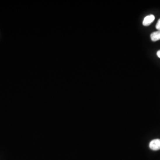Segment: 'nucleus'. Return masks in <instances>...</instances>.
I'll use <instances>...</instances> for the list:
<instances>
[{
    "mask_svg": "<svg viewBox=\"0 0 160 160\" xmlns=\"http://www.w3.org/2000/svg\"><path fill=\"white\" fill-rule=\"evenodd\" d=\"M150 149L154 150L156 151L160 149V139H156L153 140L150 142L149 145Z\"/></svg>",
    "mask_w": 160,
    "mask_h": 160,
    "instance_id": "obj_1",
    "label": "nucleus"
},
{
    "mask_svg": "<svg viewBox=\"0 0 160 160\" xmlns=\"http://www.w3.org/2000/svg\"><path fill=\"white\" fill-rule=\"evenodd\" d=\"M155 17L154 15H148L146 16L144 19L143 22V25L144 26H148L150 25H151L152 23L154 21Z\"/></svg>",
    "mask_w": 160,
    "mask_h": 160,
    "instance_id": "obj_2",
    "label": "nucleus"
},
{
    "mask_svg": "<svg viewBox=\"0 0 160 160\" xmlns=\"http://www.w3.org/2000/svg\"><path fill=\"white\" fill-rule=\"evenodd\" d=\"M151 40L153 41H156L160 40V30H157L153 32L150 35Z\"/></svg>",
    "mask_w": 160,
    "mask_h": 160,
    "instance_id": "obj_3",
    "label": "nucleus"
},
{
    "mask_svg": "<svg viewBox=\"0 0 160 160\" xmlns=\"http://www.w3.org/2000/svg\"><path fill=\"white\" fill-rule=\"evenodd\" d=\"M156 28L158 30H160V19H159L156 25Z\"/></svg>",
    "mask_w": 160,
    "mask_h": 160,
    "instance_id": "obj_4",
    "label": "nucleus"
},
{
    "mask_svg": "<svg viewBox=\"0 0 160 160\" xmlns=\"http://www.w3.org/2000/svg\"><path fill=\"white\" fill-rule=\"evenodd\" d=\"M156 55H157V56L160 58V50H159V51H158L157 52V53H156Z\"/></svg>",
    "mask_w": 160,
    "mask_h": 160,
    "instance_id": "obj_5",
    "label": "nucleus"
}]
</instances>
